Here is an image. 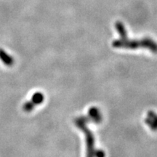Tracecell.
Instances as JSON below:
<instances>
[{"label": "cell", "instance_id": "cell-2", "mask_svg": "<svg viewBox=\"0 0 157 157\" xmlns=\"http://www.w3.org/2000/svg\"><path fill=\"white\" fill-rule=\"evenodd\" d=\"M43 95L41 93H37L34 94L32 97V101L35 104H39L43 101Z\"/></svg>", "mask_w": 157, "mask_h": 157}, {"label": "cell", "instance_id": "cell-1", "mask_svg": "<svg viewBox=\"0 0 157 157\" xmlns=\"http://www.w3.org/2000/svg\"><path fill=\"white\" fill-rule=\"evenodd\" d=\"M0 59L2 60L4 63H5L6 66H12L13 64V58H12L11 56H10L7 52H5V51L2 49H0Z\"/></svg>", "mask_w": 157, "mask_h": 157}]
</instances>
